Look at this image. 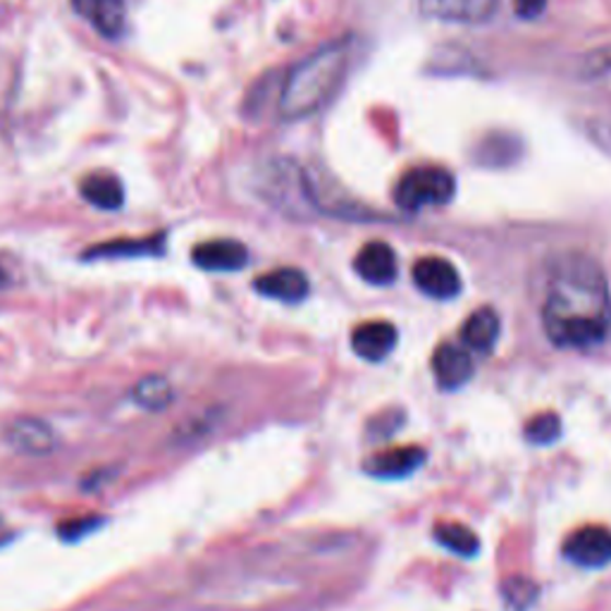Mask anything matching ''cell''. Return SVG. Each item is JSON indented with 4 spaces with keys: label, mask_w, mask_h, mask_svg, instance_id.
Wrapping results in <instances>:
<instances>
[{
    "label": "cell",
    "mask_w": 611,
    "mask_h": 611,
    "mask_svg": "<svg viewBox=\"0 0 611 611\" xmlns=\"http://www.w3.org/2000/svg\"><path fill=\"white\" fill-rule=\"evenodd\" d=\"M542 325L559 349H590L611 328V290L592 256L566 251L550 263Z\"/></svg>",
    "instance_id": "1"
},
{
    "label": "cell",
    "mask_w": 611,
    "mask_h": 611,
    "mask_svg": "<svg viewBox=\"0 0 611 611\" xmlns=\"http://www.w3.org/2000/svg\"><path fill=\"white\" fill-rule=\"evenodd\" d=\"M351 68V42H332L304 58L284 77L278 113L284 120H304L320 113L342 89Z\"/></svg>",
    "instance_id": "2"
},
{
    "label": "cell",
    "mask_w": 611,
    "mask_h": 611,
    "mask_svg": "<svg viewBox=\"0 0 611 611\" xmlns=\"http://www.w3.org/2000/svg\"><path fill=\"white\" fill-rule=\"evenodd\" d=\"M258 191L270 205L290 215H302L308 208H318V197L306 173L292 161L268 163L261 171Z\"/></svg>",
    "instance_id": "3"
},
{
    "label": "cell",
    "mask_w": 611,
    "mask_h": 611,
    "mask_svg": "<svg viewBox=\"0 0 611 611\" xmlns=\"http://www.w3.org/2000/svg\"><path fill=\"white\" fill-rule=\"evenodd\" d=\"M457 191V179L445 167H413L397 181L395 203L407 213L447 205Z\"/></svg>",
    "instance_id": "4"
},
{
    "label": "cell",
    "mask_w": 611,
    "mask_h": 611,
    "mask_svg": "<svg viewBox=\"0 0 611 611\" xmlns=\"http://www.w3.org/2000/svg\"><path fill=\"white\" fill-rule=\"evenodd\" d=\"M564 556L583 568L611 564V530L604 526H583L564 542Z\"/></svg>",
    "instance_id": "5"
},
{
    "label": "cell",
    "mask_w": 611,
    "mask_h": 611,
    "mask_svg": "<svg viewBox=\"0 0 611 611\" xmlns=\"http://www.w3.org/2000/svg\"><path fill=\"white\" fill-rule=\"evenodd\" d=\"M5 442L8 445L27 454V457H48L58 447L56 431L46 421L34 419V415H17L5 425Z\"/></svg>",
    "instance_id": "6"
},
{
    "label": "cell",
    "mask_w": 611,
    "mask_h": 611,
    "mask_svg": "<svg viewBox=\"0 0 611 611\" xmlns=\"http://www.w3.org/2000/svg\"><path fill=\"white\" fill-rule=\"evenodd\" d=\"M425 17L449 24H485L495 15L500 0H419Z\"/></svg>",
    "instance_id": "7"
},
{
    "label": "cell",
    "mask_w": 611,
    "mask_h": 611,
    "mask_svg": "<svg viewBox=\"0 0 611 611\" xmlns=\"http://www.w3.org/2000/svg\"><path fill=\"white\" fill-rule=\"evenodd\" d=\"M413 282L425 296L454 298L461 292V275L439 256H425L413 266Z\"/></svg>",
    "instance_id": "8"
},
{
    "label": "cell",
    "mask_w": 611,
    "mask_h": 611,
    "mask_svg": "<svg viewBox=\"0 0 611 611\" xmlns=\"http://www.w3.org/2000/svg\"><path fill=\"white\" fill-rule=\"evenodd\" d=\"M427 454L421 447H392L383 449L363 463L366 473L380 478V480H401L419 471L425 463Z\"/></svg>",
    "instance_id": "9"
},
{
    "label": "cell",
    "mask_w": 611,
    "mask_h": 611,
    "mask_svg": "<svg viewBox=\"0 0 611 611\" xmlns=\"http://www.w3.org/2000/svg\"><path fill=\"white\" fill-rule=\"evenodd\" d=\"M193 263L211 272H237L249 263V251L242 242L213 239L203 242L191 254Z\"/></svg>",
    "instance_id": "10"
},
{
    "label": "cell",
    "mask_w": 611,
    "mask_h": 611,
    "mask_svg": "<svg viewBox=\"0 0 611 611\" xmlns=\"http://www.w3.org/2000/svg\"><path fill=\"white\" fill-rule=\"evenodd\" d=\"M433 373L439 387L459 389L471 380L473 359L463 346L439 344L433 354Z\"/></svg>",
    "instance_id": "11"
},
{
    "label": "cell",
    "mask_w": 611,
    "mask_h": 611,
    "mask_svg": "<svg viewBox=\"0 0 611 611\" xmlns=\"http://www.w3.org/2000/svg\"><path fill=\"white\" fill-rule=\"evenodd\" d=\"M254 287L258 294H263L268 298H278V302H284V304L304 302L310 292L308 278L296 268L270 270L254 282Z\"/></svg>",
    "instance_id": "12"
},
{
    "label": "cell",
    "mask_w": 611,
    "mask_h": 611,
    "mask_svg": "<svg viewBox=\"0 0 611 611\" xmlns=\"http://www.w3.org/2000/svg\"><path fill=\"white\" fill-rule=\"evenodd\" d=\"M397 344V330L395 325H389L385 320H371L363 322L359 328L351 332V349L356 351L361 359L366 361H383Z\"/></svg>",
    "instance_id": "13"
},
{
    "label": "cell",
    "mask_w": 611,
    "mask_h": 611,
    "mask_svg": "<svg viewBox=\"0 0 611 611\" xmlns=\"http://www.w3.org/2000/svg\"><path fill=\"white\" fill-rule=\"evenodd\" d=\"M354 268L361 280L385 287L397 278V256L385 242H371L359 251Z\"/></svg>",
    "instance_id": "14"
},
{
    "label": "cell",
    "mask_w": 611,
    "mask_h": 611,
    "mask_svg": "<svg viewBox=\"0 0 611 611\" xmlns=\"http://www.w3.org/2000/svg\"><path fill=\"white\" fill-rule=\"evenodd\" d=\"M72 8L106 38H120L127 24L125 0H72Z\"/></svg>",
    "instance_id": "15"
},
{
    "label": "cell",
    "mask_w": 611,
    "mask_h": 611,
    "mask_svg": "<svg viewBox=\"0 0 611 611\" xmlns=\"http://www.w3.org/2000/svg\"><path fill=\"white\" fill-rule=\"evenodd\" d=\"M82 197L101 211H120L125 203L122 181L110 173H91L80 181Z\"/></svg>",
    "instance_id": "16"
},
{
    "label": "cell",
    "mask_w": 611,
    "mask_h": 611,
    "mask_svg": "<svg viewBox=\"0 0 611 611\" xmlns=\"http://www.w3.org/2000/svg\"><path fill=\"white\" fill-rule=\"evenodd\" d=\"M502 322L495 308H478L475 314L463 322L461 340L471 351H490L497 344Z\"/></svg>",
    "instance_id": "17"
},
{
    "label": "cell",
    "mask_w": 611,
    "mask_h": 611,
    "mask_svg": "<svg viewBox=\"0 0 611 611\" xmlns=\"http://www.w3.org/2000/svg\"><path fill=\"white\" fill-rule=\"evenodd\" d=\"M132 399L139 409L161 413L175 401V387L165 375H146L134 385Z\"/></svg>",
    "instance_id": "18"
},
{
    "label": "cell",
    "mask_w": 611,
    "mask_h": 611,
    "mask_svg": "<svg viewBox=\"0 0 611 611\" xmlns=\"http://www.w3.org/2000/svg\"><path fill=\"white\" fill-rule=\"evenodd\" d=\"M163 251V234L146 239H117L98 244L86 251V258H129V256H153Z\"/></svg>",
    "instance_id": "19"
},
{
    "label": "cell",
    "mask_w": 611,
    "mask_h": 611,
    "mask_svg": "<svg viewBox=\"0 0 611 611\" xmlns=\"http://www.w3.org/2000/svg\"><path fill=\"white\" fill-rule=\"evenodd\" d=\"M435 540L442 548L459 556H475L480 550L478 536L463 524H437Z\"/></svg>",
    "instance_id": "20"
},
{
    "label": "cell",
    "mask_w": 611,
    "mask_h": 611,
    "mask_svg": "<svg viewBox=\"0 0 611 611\" xmlns=\"http://www.w3.org/2000/svg\"><path fill=\"white\" fill-rule=\"evenodd\" d=\"M526 437L532 445L548 447L562 437V419L556 413H540L526 423Z\"/></svg>",
    "instance_id": "21"
},
{
    "label": "cell",
    "mask_w": 611,
    "mask_h": 611,
    "mask_svg": "<svg viewBox=\"0 0 611 611\" xmlns=\"http://www.w3.org/2000/svg\"><path fill=\"white\" fill-rule=\"evenodd\" d=\"M502 592H504L506 604L514 607V609H518V611H524L526 607H530L532 602H536L538 585L532 583V580H528V578L514 576V578H509V580H504Z\"/></svg>",
    "instance_id": "22"
},
{
    "label": "cell",
    "mask_w": 611,
    "mask_h": 611,
    "mask_svg": "<svg viewBox=\"0 0 611 611\" xmlns=\"http://www.w3.org/2000/svg\"><path fill=\"white\" fill-rule=\"evenodd\" d=\"M101 524V518L98 516H84V518H72V521H64L60 524L58 532H60V538L62 540H68V542H74V540H82L84 536H89V532H94Z\"/></svg>",
    "instance_id": "23"
},
{
    "label": "cell",
    "mask_w": 611,
    "mask_h": 611,
    "mask_svg": "<svg viewBox=\"0 0 611 611\" xmlns=\"http://www.w3.org/2000/svg\"><path fill=\"white\" fill-rule=\"evenodd\" d=\"M544 8H548V0H514V10L521 20L540 17Z\"/></svg>",
    "instance_id": "24"
},
{
    "label": "cell",
    "mask_w": 611,
    "mask_h": 611,
    "mask_svg": "<svg viewBox=\"0 0 611 611\" xmlns=\"http://www.w3.org/2000/svg\"><path fill=\"white\" fill-rule=\"evenodd\" d=\"M590 62H592V74H600V77L611 74V54H609V50H604V54L592 58Z\"/></svg>",
    "instance_id": "25"
}]
</instances>
